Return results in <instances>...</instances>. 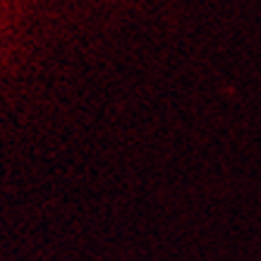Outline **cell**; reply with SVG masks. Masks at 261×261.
<instances>
[]
</instances>
